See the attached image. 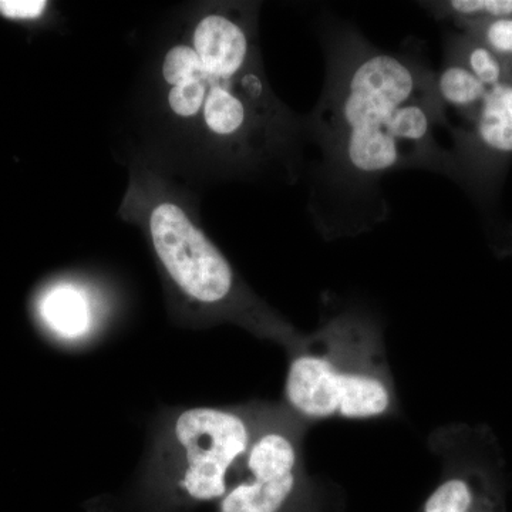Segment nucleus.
<instances>
[{"label": "nucleus", "mask_w": 512, "mask_h": 512, "mask_svg": "<svg viewBox=\"0 0 512 512\" xmlns=\"http://www.w3.org/2000/svg\"><path fill=\"white\" fill-rule=\"evenodd\" d=\"M325 87L305 131L318 146L311 194L319 231L357 235L387 220L382 180L400 170L450 174L436 74L420 57L373 45L349 25L323 29Z\"/></svg>", "instance_id": "obj_1"}, {"label": "nucleus", "mask_w": 512, "mask_h": 512, "mask_svg": "<svg viewBox=\"0 0 512 512\" xmlns=\"http://www.w3.org/2000/svg\"><path fill=\"white\" fill-rule=\"evenodd\" d=\"M285 406L305 421L380 419L397 399L382 333L372 319L339 313L288 352Z\"/></svg>", "instance_id": "obj_2"}, {"label": "nucleus", "mask_w": 512, "mask_h": 512, "mask_svg": "<svg viewBox=\"0 0 512 512\" xmlns=\"http://www.w3.org/2000/svg\"><path fill=\"white\" fill-rule=\"evenodd\" d=\"M264 403L170 410L158 421L138 497L148 512H188L224 498Z\"/></svg>", "instance_id": "obj_3"}, {"label": "nucleus", "mask_w": 512, "mask_h": 512, "mask_svg": "<svg viewBox=\"0 0 512 512\" xmlns=\"http://www.w3.org/2000/svg\"><path fill=\"white\" fill-rule=\"evenodd\" d=\"M154 251L183 295L217 319L237 323L275 340L289 352L302 335L256 299L239 281L220 249L174 202H161L150 215Z\"/></svg>", "instance_id": "obj_4"}, {"label": "nucleus", "mask_w": 512, "mask_h": 512, "mask_svg": "<svg viewBox=\"0 0 512 512\" xmlns=\"http://www.w3.org/2000/svg\"><path fill=\"white\" fill-rule=\"evenodd\" d=\"M305 421L264 403L254 437L218 512H319L303 467Z\"/></svg>", "instance_id": "obj_5"}, {"label": "nucleus", "mask_w": 512, "mask_h": 512, "mask_svg": "<svg viewBox=\"0 0 512 512\" xmlns=\"http://www.w3.org/2000/svg\"><path fill=\"white\" fill-rule=\"evenodd\" d=\"M192 43L210 77L229 80L251 70V35L237 19L222 13L204 16Z\"/></svg>", "instance_id": "obj_6"}, {"label": "nucleus", "mask_w": 512, "mask_h": 512, "mask_svg": "<svg viewBox=\"0 0 512 512\" xmlns=\"http://www.w3.org/2000/svg\"><path fill=\"white\" fill-rule=\"evenodd\" d=\"M36 312L43 329L59 342H79L92 333V305L76 285L60 282L49 286L40 293Z\"/></svg>", "instance_id": "obj_7"}, {"label": "nucleus", "mask_w": 512, "mask_h": 512, "mask_svg": "<svg viewBox=\"0 0 512 512\" xmlns=\"http://www.w3.org/2000/svg\"><path fill=\"white\" fill-rule=\"evenodd\" d=\"M476 136L487 150L512 153V84L488 89L477 113Z\"/></svg>", "instance_id": "obj_8"}, {"label": "nucleus", "mask_w": 512, "mask_h": 512, "mask_svg": "<svg viewBox=\"0 0 512 512\" xmlns=\"http://www.w3.org/2000/svg\"><path fill=\"white\" fill-rule=\"evenodd\" d=\"M437 93L444 107L458 110L474 109L483 103L488 87L474 76L463 63L447 62L436 74Z\"/></svg>", "instance_id": "obj_9"}, {"label": "nucleus", "mask_w": 512, "mask_h": 512, "mask_svg": "<svg viewBox=\"0 0 512 512\" xmlns=\"http://www.w3.org/2000/svg\"><path fill=\"white\" fill-rule=\"evenodd\" d=\"M163 77L174 87L185 82H202L208 79V74L194 47L177 45L164 57Z\"/></svg>", "instance_id": "obj_10"}, {"label": "nucleus", "mask_w": 512, "mask_h": 512, "mask_svg": "<svg viewBox=\"0 0 512 512\" xmlns=\"http://www.w3.org/2000/svg\"><path fill=\"white\" fill-rule=\"evenodd\" d=\"M433 9H441L454 18H512V0H451L433 3Z\"/></svg>", "instance_id": "obj_11"}, {"label": "nucleus", "mask_w": 512, "mask_h": 512, "mask_svg": "<svg viewBox=\"0 0 512 512\" xmlns=\"http://www.w3.org/2000/svg\"><path fill=\"white\" fill-rule=\"evenodd\" d=\"M207 80L185 82L174 86L168 93V104L173 113L184 119L197 116L204 107L205 97H207Z\"/></svg>", "instance_id": "obj_12"}, {"label": "nucleus", "mask_w": 512, "mask_h": 512, "mask_svg": "<svg viewBox=\"0 0 512 512\" xmlns=\"http://www.w3.org/2000/svg\"><path fill=\"white\" fill-rule=\"evenodd\" d=\"M464 66L488 89L503 83V64L498 56L485 45H477L468 49Z\"/></svg>", "instance_id": "obj_13"}, {"label": "nucleus", "mask_w": 512, "mask_h": 512, "mask_svg": "<svg viewBox=\"0 0 512 512\" xmlns=\"http://www.w3.org/2000/svg\"><path fill=\"white\" fill-rule=\"evenodd\" d=\"M484 40L495 55L512 56V18L488 20Z\"/></svg>", "instance_id": "obj_14"}, {"label": "nucleus", "mask_w": 512, "mask_h": 512, "mask_svg": "<svg viewBox=\"0 0 512 512\" xmlns=\"http://www.w3.org/2000/svg\"><path fill=\"white\" fill-rule=\"evenodd\" d=\"M42 0H5L0 2V13L10 19H36L46 10Z\"/></svg>", "instance_id": "obj_15"}]
</instances>
